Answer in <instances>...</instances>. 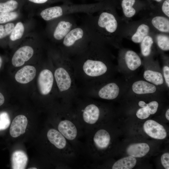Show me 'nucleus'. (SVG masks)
<instances>
[{
	"mask_svg": "<svg viewBox=\"0 0 169 169\" xmlns=\"http://www.w3.org/2000/svg\"><path fill=\"white\" fill-rule=\"evenodd\" d=\"M141 107H146L148 108L150 114H155L157 111L158 106V103L156 101H152L148 104H146L144 101L141 102L140 104Z\"/></svg>",
	"mask_w": 169,
	"mask_h": 169,
	"instance_id": "obj_28",
	"label": "nucleus"
},
{
	"mask_svg": "<svg viewBox=\"0 0 169 169\" xmlns=\"http://www.w3.org/2000/svg\"><path fill=\"white\" fill-rule=\"evenodd\" d=\"M149 27L146 24H142L137 28L136 32L132 36V41L136 43H139L147 35L149 31Z\"/></svg>",
	"mask_w": 169,
	"mask_h": 169,
	"instance_id": "obj_19",
	"label": "nucleus"
},
{
	"mask_svg": "<svg viewBox=\"0 0 169 169\" xmlns=\"http://www.w3.org/2000/svg\"><path fill=\"white\" fill-rule=\"evenodd\" d=\"M18 2L14 0H10L5 3H0V13L13 11L18 7Z\"/></svg>",
	"mask_w": 169,
	"mask_h": 169,
	"instance_id": "obj_23",
	"label": "nucleus"
},
{
	"mask_svg": "<svg viewBox=\"0 0 169 169\" xmlns=\"http://www.w3.org/2000/svg\"><path fill=\"white\" fill-rule=\"evenodd\" d=\"M14 27V24L13 23H8L4 25H0V39L11 34Z\"/></svg>",
	"mask_w": 169,
	"mask_h": 169,
	"instance_id": "obj_27",
	"label": "nucleus"
},
{
	"mask_svg": "<svg viewBox=\"0 0 169 169\" xmlns=\"http://www.w3.org/2000/svg\"><path fill=\"white\" fill-rule=\"evenodd\" d=\"M141 43V49L142 55L144 56H149L151 53V47L153 43L152 37L147 35Z\"/></svg>",
	"mask_w": 169,
	"mask_h": 169,
	"instance_id": "obj_21",
	"label": "nucleus"
},
{
	"mask_svg": "<svg viewBox=\"0 0 169 169\" xmlns=\"http://www.w3.org/2000/svg\"><path fill=\"white\" fill-rule=\"evenodd\" d=\"M149 151V145L144 143L131 144L126 149L128 154L135 158L143 157L146 155Z\"/></svg>",
	"mask_w": 169,
	"mask_h": 169,
	"instance_id": "obj_12",
	"label": "nucleus"
},
{
	"mask_svg": "<svg viewBox=\"0 0 169 169\" xmlns=\"http://www.w3.org/2000/svg\"><path fill=\"white\" fill-rule=\"evenodd\" d=\"M143 127L145 132L152 138L162 140L166 137L167 133L164 127L154 120H147L144 123Z\"/></svg>",
	"mask_w": 169,
	"mask_h": 169,
	"instance_id": "obj_7",
	"label": "nucleus"
},
{
	"mask_svg": "<svg viewBox=\"0 0 169 169\" xmlns=\"http://www.w3.org/2000/svg\"><path fill=\"white\" fill-rule=\"evenodd\" d=\"M135 0H122L121 6L125 16L127 18H131L135 14L136 11L133 7Z\"/></svg>",
	"mask_w": 169,
	"mask_h": 169,
	"instance_id": "obj_20",
	"label": "nucleus"
},
{
	"mask_svg": "<svg viewBox=\"0 0 169 169\" xmlns=\"http://www.w3.org/2000/svg\"><path fill=\"white\" fill-rule=\"evenodd\" d=\"M72 61L68 64L66 68L60 67L57 68L54 72V77L57 87L60 92L66 94L68 102L71 104L74 98L72 93L74 90V84L72 73L69 66Z\"/></svg>",
	"mask_w": 169,
	"mask_h": 169,
	"instance_id": "obj_4",
	"label": "nucleus"
},
{
	"mask_svg": "<svg viewBox=\"0 0 169 169\" xmlns=\"http://www.w3.org/2000/svg\"><path fill=\"white\" fill-rule=\"evenodd\" d=\"M36 70L33 66L26 65L16 73L15 78L18 83L25 84L32 81L35 76Z\"/></svg>",
	"mask_w": 169,
	"mask_h": 169,
	"instance_id": "obj_10",
	"label": "nucleus"
},
{
	"mask_svg": "<svg viewBox=\"0 0 169 169\" xmlns=\"http://www.w3.org/2000/svg\"><path fill=\"white\" fill-rule=\"evenodd\" d=\"M28 123L27 117L23 115L16 116L13 120L10 128V135L17 137L24 133Z\"/></svg>",
	"mask_w": 169,
	"mask_h": 169,
	"instance_id": "obj_9",
	"label": "nucleus"
},
{
	"mask_svg": "<svg viewBox=\"0 0 169 169\" xmlns=\"http://www.w3.org/2000/svg\"><path fill=\"white\" fill-rule=\"evenodd\" d=\"M10 120L8 113L6 112L0 113V131L5 130L9 126Z\"/></svg>",
	"mask_w": 169,
	"mask_h": 169,
	"instance_id": "obj_25",
	"label": "nucleus"
},
{
	"mask_svg": "<svg viewBox=\"0 0 169 169\" xmlns=\"http://www.w3.org/2000/svg\"><path fill=\"white\" fill-rule=\"evenodd\" d=\"M28 169H37V168H36V167H31V168H29Z\"/></svg>",
	"mask_w": 169,
	"mask_h": 169,
	"instance_id": "obj_37",
	"label": "nucleus"
},
{
	"mask_svg": "<svg viewBox=\"0 0 169 169\" xmlns=\"http://www.w3.org/2000/svg\"><path fill=\"white\" fill-rule=\"evenodd\" d=\"M54 77L49 69H44L39 73L38 78V84L40 93L47 95L50 92L53 87Z\"/></svg>",
	"mask_w": 169,
	"mask_h": 169,
	"instance_id": "obj_6",
	"label": "nucleus"
},
{
	"mask_svg": "<svg viewBox=\"0 0 169 169\" xmlns=\"http://www.w3.org/2000/svg\"><path fill=\"white\" fill-rule=\"evenodd\" d=\"M132 89L136 94H143L154 93L156 89L153 84L143 80H139L133 84Z\"/></svg>",
	"mask_w": 169,
	"mask_h": 169,
	"instance_id": "obj_14",
	"label": "nucleus"
},
{
	"mask_svg": "<svg viewBox=\"0 0 169 169\" xmlns=\"http://www.w3.org/2000/svg\"><path fill=\"white\" fill-rule=\"evenodd\" d=\"M157 44L159 47L164 51L169 50V37L167 35L158 34L156 38Z\"/></svg>",
	"mask_w": 169,
	"mask_h": 169,
	"instance_id": "obj_24",
	"label": "nucleus"
},
{
	"mask_svg": "<svg viewBox=\"0 0 169 169\" xmlns=\"http://www.w3.org/2000/svg\"><path fill=\"white\" fill-rule=\"evenodd\" d=\"M18 16L16 12L0 13V23H4L13 20Z\"/></svg>",
	"mask_w": 169,
	"mask_h": 169,
	"instance_id": "obj_26",
	"label": "nucleus"
},
{
	"mask_svg": "<svg viewBox=\"0 0 169 169\" xmlns=\"http://www.w3.org/2000/svg\"><path fill=\"white\" fill-rule=\"evenodd\" d=\"M58 18L59 20L54 29L52 36L56 41L61 42L69 31L77 25L72 15Z\"/></svg>",
	"mask_w": 169,
	"mask_h": 169,
	"instance_id": "obj_5",
	"label": "nucleus"
},
{
	"mask_svg": "<svg viewBox=\"0 0 169 169\" xmlns=\"http://www.w3.org/2000/svg\"><path fill=\"white\" fill-rule=\"evenodd\" d=\"M29 1L36 3H46L48 0H28Z\"/></svg>",
	"mask_w": 169,
	"mask_h": 169,
	"instance_id": "obj_34",
	"label": "nucleus"
},
{
	"mask_svg": "<svg viewBox=\"0 0 169 169\" xmlns=\"http://www.w3.org/2000/svg\"><path fill=\"white\" fill-rule=\"evenodd\" d=\"M145 79L156 85L162 84L164 82L162 74L159 72L151 70H146L143 74Z\"/></svg>",
	"mask_w": 169,
	"mask_h": 169,
	"instance_id": "obj_18",
	"label": "nucleus"
},
{
	"mask_svg": "<svg viewBox=\"0 0 169 169\" xmlns=\"http://www.w3.org/2000/svg\"><path fill=\"white\" fill-rule=\"evenodd\" d=\"M125 60L128 68L131 70H136L141 64L140 57L135 52L132 50H128L126 52Z\"/></svg>",
	"mask_w": 169,
	"mask_h": 169,
	"instance_id": "obj_15",
	"label": "nucleus"
},
{
	"mask_svg": "<svg viewBox=\"0 0 169 169\" xmlns=\"http://www.w3.org/2000/svg\"><path fill=\"white\" fill-rule=\"evenodd\" d=\"M150 115L149 111L146 107H141L137 111V117L141 119H145L148 118Z\"/></svg>",
	"mask_w": 169,
	"mask_h": 169,
	"instance_id": "obj_29",
	"label": "nucleus"
},
{
	"mask_svg": "<svg viewBox=\"0 0 169 169\" xmlns=\"http://www.w3.org/2000/svg\"><path fill=\"white\" fill-rule=\"evenodd\" d=\"M33 50L28 46H23L17 50L12 59V64L15 67H20L29 60L33 54Z\"/></svg>",
	"mask_w": 169,
	"mask_h": 169,
	"instance_id": "obj_8",
	"label": "nucleus"
},
{
	"mask_svg": "<svg viewBox=\"0 0 169 169\" xmlns=\"http://www.w3.org/2000/svg\"><path fill=\"white\" fill-rule=\"evenodd\" d=\"M85 28L91 41L101 44L113 39L118 27L114 13L109 11L85 14L82 24Z\"/></svg>",
	"mask_w": 169,
	"mask_h": 169,
	"instance_id": "obj_1",
	"label": "nucleus"
},
{
	"mask_svg": "<svg viewBox=\"0 0 169 169\" xmlns=\"http://www.w3.org/2000/svg\"><path fill=\"white\" fill-rule=\"evenodd\" d=\"M91 42L86 29L82 25L71 29L61 41L63 54L69 58L75 56L85 49Z\"/></svg>",
	"mask_w": 169,
	"mask_h": 169,
	"instance_id": "obj_3",
	"label": "nucleus"
},
{
	"mask_svg": "<svg viewBox=\"0 0 169 169\" xmlns=\"http://www.w3.org/2000/svg\"><path fill=\"white\" fill-rule=\"evenodd\" d=\"M135 158L129 156L119 159L115 162L112 166V169H131L136 165Z\"/></svg>",
	"mask_w": 169,
	"mask_h": 169,
	"instance_id": "obj_16",
	"label": "nucleus"
},
{
	"mask_svg": "<svg viewBox=\"0 0 169 169\" xmlns=\"http://www.w3.org/2000/svg\"><path fill=\"white\" fill-rule=\"evenodd\" d=\"M165 116L166 119L168 120H169V109H168L166 112Z\"/></svg>",
	"mask_w": 169,
	"mask_h": 169,
	"instance_id": "obj_35",
	"label": "nucleus"
},
{
	"mask_svg": "<svg viewBox=\"0 0 169 169\" xmlns=\"http://www.w3.org/2000/svg\"><path fill=\"white\" fill-rule=\"evenodd\" d=\"M5 97L3 94L0 91V106L2 105L4 103Z\"/></svg>",
	"mask_w": 169,
	"mask_h": 169,
	"instance_id": "obj_33",
	"label": "nucleus"
},
{
	"mask_svg": "<svg viewBox=\"0 0 169 169\" xmlns=\"http://www.w3.org/2000/svg\"><path fill=\"white\" fill-rule=\"evenodd\" d=\"M74 109L85 135L100 125L101 113L100 107L93 100L79 101Z\"/></svg>",
	"mask_w": 169,
	"mask_h": 169,
	"instance_id": "obj_2",
	"label": "nucleus"
},
{
	"mask_svg": "<svg viewBox=\"0 0 169 169\" xmlns=\"http://www.w3.org/2000/svg\"><path fill=\"white\" fill-rule=\"evenodd\" d=\"M151 23L158 31L164 33L169 32V20L161 16H156L152 18Z\"/></svg>",
	"mask_w": 169,
	"mask_h": 169,
	"instance_id": "obj_17",
	"label": "nucleus"
},
{
	"mask_svg": "<svg viewBox=\"0 0 169 169\" xmlns=\"http://www.w3.org/2000/svg\"><path fill=\"white\" fill-rule=\"evenodd\" d=\"M162 165L166 169H169V153L166 152L162 155L161 157Z\"/></svg>",
	"mask_w": 169,
	"mask_h": 169,
	"instance_id": "obj_30",
	"label": "nucleus"
},
{
	"mask_svg": "<svg viewBox=\"0 0 169 169\" xmlns=\"http://www.w3.org/2000/svg\"><path fill=\"white\" fill-rule=\"evenodd\" d=\"M11 161L12 169H24L27 165L28 157L24 151L17 150L12 154Z\"/></svg>",
	"mask_w": 169,
	"mask_h": 169,
	"instance_id": "obj_13",
	"label": "nucleus"
},
{
	"mask_svg": "<svg viewBox=\"0 0 169 169\" xmlns=\"http://www.w3.org/2000/svg\"><path fill=\"white\" fill-rule=\"evenodd\" d=\"M24 27L21 22H18L11 33L10 38L11 40L15 41L19 39L22 36L24 32Z\"/></svg>",
	"mask_w": 169,
	"mask_h": 169,
	"instance_id": "obj_22",
	"label": "nucleus"
},
{
	"mask_svg": "<svg viewBox=\"0 0 169 169\" xmlns=\"http://www.w3.org/2000/svg\"><path fill=\"white\" fill-rule=\"evenodd\" d=\"M3 64V59L2 57L0 56V69H1Z\"/></svg>",
	"mask_w": 169,
	"mask_h": 169,
	"instance_id": "obj_36",
	"label": "nucleus"
},
{
	"mask_svg": "<svg viewBox=\"0 0 169 169\" xmlns=\"http://www.w3.org/2000/svg\"><path fill=\"white\" fill-rule=\"evenodd\" d=\"M119 92L120 89L117 84L114 83H110L102 87L99 90L98 95L102 99L112 100L118 96Z\"/></svg>",
	"mask_w": 169,
	"mask_h": 169,
	"instance_id": "obj_11",
	"label": "nucleus"
},
{
	"mask_svg": "<svg viewBox=\"0 0 169 169\" xmlns=\"http://www.w3.org/2000/svg\"><path fill=\"white\" fill-rule=\"evenodd\" d=\"M164 77L168 87H169V67L166 66L163 68Z\"/></svg>",
	"mask_w": 169,
	"mask_h": 169,
	"instance_id": "obj_32",
	"label": "nucleus"
},
{
	"mask_svg": "<svg viewBox=\"0 0 169 169\" xmlns=\"http://www.w3.org/2000/svg\"><path fill=\"white\" fill-rule=\"evenodd\" d=\"M162 11L168 18L169 17V0H165L162 7Z\"/></svg>",
	"mask_w": 169,
	"mask_h": 169,
	"instance_id": "obj_31",
	"label": "nucleus"
}]
</instances>
